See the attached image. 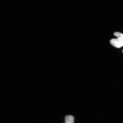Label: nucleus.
I'll return each instance as SVG.
<instances>
[{"label":"nucleus","instance_id":"nucleus-1","mask_svg":"<svg viewBox=\"0 0 123 123\" xmlns=\"http://www.w3.org/2000/svg\"><path fill=\"white\" fill-rule=\"evenodd\" d=\"M110 43L113 47L117 48H120L123 46V39L119 37L113 38L111 40Z\"/></svg>","mask_w":123,"mask_h":123},{"label":"nucleus","instance_id":"nucleus-2","mask_svg":"<svg viewBox=\"0 0 123 123\" xmlns=\"http://www.w3.org/2000/svg\"><path fill=\"white\" fill-rule=\"evenodd\" d=\"M65 123H74V118L72 115H67L65 118Z\"/></svg>","mask_w":123,"mask_h":123},{"label":"nucleus","instance_id":"nucleus-3","mask_svg":"<svg viewBox=\"0 0 123 123\" xmlns=\"http://www.w3.org/2000/svg\"><path fill=\"white\" fill-rule=\"evenodd\" d=\"M114 35L117 37H119L123 39V34L122 33L116 32L114 33Z\"/></svg>","mask_w":123,"mask_h":123},{"label":"nucleus","instance_id":"nucleus-4","mask_svg":"<svg viewBox=\"0 0 123 123\" xmlns=\"http://www.w3.org/2000/svg\"><path fill=\"white\" fill-rule=\"evenodd\" d=\"M123 52V51H122Z\"/></svg>","mask_w":123,"mask_h":123}]
</instances>
